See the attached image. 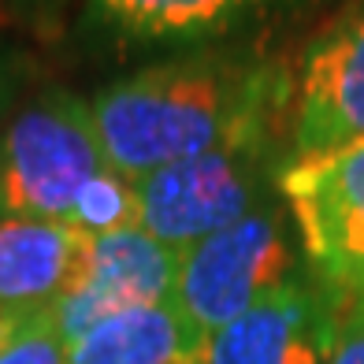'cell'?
Segmentation results:
<instances>
[{"instance_id":"cell-1","label":"cell","mask_w":364,"mask_h":364,"mask_svg":"<svg viewBox=\"0 0 364 364\" xmlns=\"http://www.w3.org/2000/svg\"><path fill=\"white\" fill-rule=\"evenodd\" d=\"M287 93L275 63L212 48L115 78L90 97V115L108 164L138 182L216 149H268Z\"/></svg>"},{"instance_id":"cell-2","label":"cell","mask_w":364,"mask_h":364,"mask_svg":"<svg viewBox=\"0 0 364 364\" xmlns=\"http://www.w3.org/2000/svg\"><path fill=\"white\" fill-rule=\"evenodd\" d=\"M0 216L90 238L138 227L134 182L108 164L90 101L53 86L11 112L0 130Z\"/></svg>"},{"instance_id":"cell-3","label":"cell","mask_w":364,"mask_h":364,"mask_svg":"<svg viewBox=\"0 0 364 364\" xmlns=\"http://www.w3.org/2000/svg\"><path fill=\"white\" fill-rule=\"evenodd\" d=\"M301 264L305 257L294 220L275 197L182 253L175 305L208 338L279 290L294 287L301 279Z\"/></svg>"},{"instance_id":"cell-4","label":"cell","mask_w":364,"mask_h":364,"mask_svg":"<svg viewBox=\"0 0 364 364\" xmlns=\"http://www.w3.org/2000/svg\"><path fill=\"white\" fill-rule=\"evenodd\" d=\"M309 279L346 316L364 309V141L287 160L275 178Z\"/></svg>"},{"instance_id":"cell-5","label":"cell","mask_w":364,"mask_h":364,"mask_svg":"<svg viewBox=\"0 0 364 364\" xmlns=\"http://www.w3.org/2000/svg\"><path fill=\"white\" fill-rule=\"evenodd\" d=\"M279 168L283 164H272L268 149L242 145L149 171L134 182L138 227L168 250L186 253L275 201Z\"/></svg>"},{"instance_id":"cell-6","label":"cell","mask_w":364,"mask_h":364,"mask_svg":"<svg viewBox=\"0 0 364 364\" xmlns=\"http://www.w3.org/2000/svg\"><path fill=\"white\" fill-rule=\"evenodd\" d=\"M182 253L160 245L141 227L86 238V253L68 294L48 309L63 342H75L93 323L130 309L175 301Z\"/></svg>"},{"instance_id":"cell-7","label":"cell","mask_w":364,"mask_h":364,"mask_svg":"<svg viewBox=\"0 0 364 364\" xmlns=\"http://www.w3.org/2000/svg\"><path fill=\"white\" fill-rule=\"evenodd\" d=\"M290 127L294 160L364 141V0L338 11L309 45Z\"/></svg>"},{"instance_id":"cell-8","label":"cell","mask_w":364,"mask_h":364,"mask_svg":"<svg viewBox=\"0 0 364 364\" xmlns=\"http://www.w3.org/2000/svg\"><path fill=\"white\" fill-rule=\"evenodd\" d=\"M342 312L312 283L297 279L205 338L197 364H331Z\"/></svg>"},{"instance_id":"cell-9","label":"cell","mask_w":364,"mask_h":364,"mask_svg":"<svg viewBox=\"0 0 364 364\" xmlns=\"http://www.w3.org/2000/svg\"><path fill=\"white\" fill-rule=\"evenodd\" d=\"M297 0H90L93 19L127 48L212 53Z\"/></svg>"},{"instance_id":"cell-10","label":"cell","mask_w":364,"mask_h":364,"mask_svg":"<svg viewBox=\"0 0 364 364\" xmlns=\"http://www.w3.org/2000/svg\"><path fill=\"white\" fill-rule=\"evenodd\" d=\"M86 238L60 223L0 216V309L11 316L48 312L68 294Z\"/></svg>"},{"instance_id":"cell-11","label":"cell","mask_w":364,"mask_h":364,"mask_svg":"<svg viewBox=\"0 0 364 364\" xmlns=\"http://www.w3.org/2000/svg\"><path fill=\"white\" fill-rule=\"evenodd\" d=\"M205 335L175 301L130 309L68 342V364H197Z\"/></svg>"},{"instance_id":"cell-12","label":"cell","mask_w":364,"mask_h":364,"mask_svg":"<svg viewBox=\"0 0 364 364\" xmlns=\"http://www.w3.org/2000/svg\"><path fill=\"white\" fill-rule=\"evenodd\" d=\"M0 364H68V342H63L53 312L23 316L8 346L0 350Z\"/></svg>"},{"instance_id":"cell-13","label":"cell","mask_w":364,"mask_h":364,"mask_svg":"<svg viewBox=\"0 0 364 364\" xmlns=\"http://www.w3.org/2000/svg\"><path fill=\"white\" fill-rule=\"evenodd\" d=\"M19 90H23V56L11 45L0 41V130L19 108Z\"/></svg>"},{"instance_id":"cell-14","label":"cell","mask_w":364,"mask_h":364,"mask_svg":"<svg viewBox=\"0 0 364 364\" xmlns=\"http://www.w3.org/2000/svg\"><path fill=\"white\" fill-rule=\"evenodd\" d=\"M331 364H364V309L342 320L338 346L331 353Z\"/></svg>"},{"instance_id":"cell-15","label":"cell","mask_w":364,"mask_h":364,"mask_svg":"<svg viewBox=\"0 0 364 364\" xmlns=\"http://www.w3.org/2000/svg\"><path fill=\"white\" fill-rule=\"evenodd\" d=\"M11 15H19V19H30V23H48L56 19L60 8L68 4V0H0Z\"/></svg>"},{"instance_id":"cell-16","label":"cell","mask_w":364,"mask_h":364,"mask_svg":"<svg viewBox=\"0 0 364 364\" xmlns=\"http://www.w3.org/2000/svg\"><path fill=\"white\" fill-rule=\"evenodd\" d=\"M19 320H23V316H11V312H4V309H0V350H4V346H8V338L15 335V327H19Z\"/></svg>"}]
</instances>
